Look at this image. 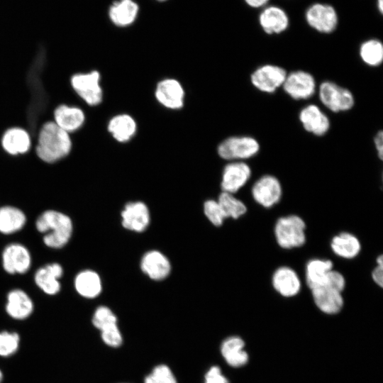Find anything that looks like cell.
<instances>
[{"mask_svg":"<svg viewBox=\"0 0 383 383\" xmlns=\"http://www.w3.org/2000/svg\"><path fill=\"white\" fill-rule=\"evenodd\" d=\"M101 74L92 69L73 74L70 78V87L79 99L87 107H97L104 100Z\"/></svg>","mask_w":383,"mask_h":383,"instance_id":"3957f363","label":"cell"},{"mask_svg":"<svg viewBox=\"0 0 383 383\" xmlns=\"http://www.w3.org/2000/svg\"><path fill=\"white\" fill-rule=\"evenodd\" d=\"M374 144L377 150V156L380 160L383 159V132L379 131L374 138Z\"/></svg>","mask_w":383,"mask_h":383,"instance_id":"f35d334b","label":"cell"},{"mask_svg":"<svg viewBox=\"0 0 383 383\" xmlns=\"http://www.w3.org/2000/svg\"><path fill=\"white\" fill-rule=\"evenodd\" d=\"M156 100L170 110H179L184 106L185 91L176 79L166 78L160 81L155 91Z\"/></svg>","mask_w":383,"mask_h":383,"instance_id":"8fae6325","label":"cell"},{"mask_svg":"<svg viewBox=\"0 0 383 383\" xmlns=\"http://www.w3.org/2000/svg\"><path fill=\"white\" fill-rule=\"evenodd\" d=\"M2 379H3V374H2L1 371L0 370V383L2 381Z\"/></svg>","mask_w":383,"mask_h":383,"instance_id":"ee69618b","label":"cell"},{"mask_svg":"<svg viewBox=\"0 0 383 383\" xmlns=\"http://www.w3.org/2000/svg\"><path fill=\"white\" fill-rule=\"evenodd\" d=\"M2 265L9 274H24L30 267L31 255L26 247L20 243L8 245L2 252Z\"/></svg>","mask_w":383,"mask_h":383,"instance_id":"9a60e30c","label":"cell"},{"mask_svg":"<svg viewBox=\"0 0 383 383\" xmlns=\"http://www.w3.org/2000/svg\"><path fill=\"white\" fill-rule=\"evenodd\" d=\"M318 97L328 109L335 113L349 111L355 104L353 93L331 81H324L320 84Z\"/></svg>","mask_w":383,"mask_h":383,"instance_id":"8992f818","label":"cell"},{"mask_svg":"<svg viewBox=\"0 0 383 383\" xmlns=\"http://www.w3.org/2000/svg\"><path fill=\"white\" fill-rule=\"evenodd\" d=\"M63 269L59 263H51L39 268L34 276L36 285L45 294L55 295L60 290V278Z\"/></svg>","mask_w":383,"mask_h":383,"instance_id":"ffe728a7","label":"cell"},{"mask_svg":"<svg viewBox=\"0 0 383 383\" xmlns=\"http://www.w3.org/2000/svg\"><path fill=\"white\" fill-rule=\"evenodd\" d=\"M331 247L336 255L345 259L355 257L361 250V245L358 238L347 232L334 236L332 238Z\"/></svg>","mask_w":383,"mask_h":383,"instance_id":"f1b7e54d","label":"cell"},{"mask_svg":"<svg viewBox=\"0 0 383 383\" xmlns=\"http://www.w3.org/2000/svg\"><path fill=\"white\" fill-rule=\"evenodd\" d=\"M6 311L11 318L23 320L32 313L33 303L26 292L15 289L8 293Z\"/></svg>","mask_w":383,"mask_h":383,"instance_id":"cb8c5ba5","label":"cell"},{"mask_svg":"<svg viewBox=\"0 0 383 383\" xmlns=\"http://www.w3.org/2000/svg\"><path fill=\"white\" fill-rule=\"evenodd\" d=\"M360 56L363 62L371 67H377L383 61V45L377 39L362 43L360 47Z\"/></svg>","mask_w":383,"mask_h":383,"instance_id":"1f68e13d","label":"cell"},{"mask_svg":"<svg viewBox=\"0 0 383 383\" xmlns=\"http://www.w3.org/2000/svg\"><path fill=\"white\" fill-rule=\"evenodd\" d=\"M308 24L323 33L333 32L338 25V15L334 8L326 4H314L306 12Z\"/></svg>","mask_w":383,"mask_h":383,"instance_id":"5bb4252c","label":"cell"},{"mask_svg":"<svg viewBox=\"0 0 383 383\" xmlns=\"http://www.w3.org/2000/svg\"><path fill=\"white\" fill-rule=\"evenodd\" d=\"M373 281L382 287L383 285V265H377L372 272Z\"/></svg>","mask_w":383,"mask_h":383,"instance_id":"ab89813d","label":"cell"},{"mask_svg":"<svg viewBox=\"0 0 383 383\" xmlns=\"http://www.w3.org/2000/svg\"><path fill=\"white\" fill-rule=\"evenodd\" d=\"M377 7L381 13H383V0H377Z\"/></svg>","mask_w":383,"mask_h":383,"instance_id":"b9f144b4","label":"cell"},{"mask_svg":"<svg viewBox=\"0 0 383 383\" xmlns=\"http://www.w3.org/2000/svg\"><path fill=\"white\" fill-rule=\"evenodd\" d=\"M317 307L328 314L338 313L343 306L342 292L327 286L311 289Z\"/></svg>","mask_w":383,"mask_h":383,"instance_id":"7402d4cb","label":"cell"},{"mask_svg":"<svg viewBox=\"0 0 383 383\" xmlns=\"http://www.w3.org/2000/svg\"><path fill=\"white\" fill-rule=\"evenodd\" d=\"M284 91L295 100L311 97L316 89L313 76L308 72L296 70L287 74L282 84Z\"/></svg>","mask_w":383,"mask_h":383,"instance_id":"30bf717a","label":"cell"},{"mask_svg":"<svg viewBox=\"0 0 383 383\" xmlns=\"http://www.w3.org/2000/svg\"><path fill=\"white\" fill-rule=\"evenodd\" d=\"M20 338L14 332H0V355L8 357L13 355L18 350Z\"/></svg>","mask_w":383,"mask_h":383,"instance_id":"836d02e7","label":"cell"},{"mask_svg":"<svg viewBox=\"0 0 383 383\" xmlns=\"http://www.w3.org/2000/svg\"><path fill=\"white\" fill-rule=\"evenodd\" d=\"M93 325L101 332L103 341L111 347H118L123 339L117 326V318L113 311L105 306L98 307L94 311Z\"/></svg>","mask_w":383,"mask_h":383,"instance_id":"ba28073f","label":"cell"},{"mask_svg":"<svg viewBox=\"0 0 383 383\" xmlns=\"http://www.w3.org/2000/svg\"><path fill=\"white\" fill-rule=\"evenodd\" d=\"M269 0H245L246 4L252 8H259L265 5Z\"/></svg>","mask_w":383,"mask_h":383,"instance_id":"60d3db41","label":"cell"},{"mask_svg":"<svg viewBox=\"0 0 383 383\" xmlns=\"http://www.w3.org/2000/svg\"><path fill=\"white\" fill-rule=\"evenodd\" d=\"M138 6L132 0H120L112 4L109 9L111 21L116 26H126L135 19Z\"/></svg>","mask_w":383,"mask_h":383,"instance_id":"f546056e","label":"cell"},{"mask_svg":"<svg viewBox=\"0 0 383 383\" xmlns=\"http://www.w3.org/2000/svg\"><path fill=\"white\" fill-rule=\"evenodd\" d=\"M306 224L296 215L279 218L275 224L274 235L278 245L284 249L302 246L306 242Z\"/></svg>","mask_w":383,"mask_h":383,"instance_id":"277c9868","label":"cell"},{"mask_svg":"<svg viewBox=\"0 0 383 383\" xmlns=\"http://www.w3.org/2000/svg\"><path fill=\"white\" fill-rule=\"evenodd\" d=\"M160 1H163V0H160Z\"/></svg>","mask_w":383,"mask_h":383,"instance_id":"f6af8a7d","label":"cell"},{"mask_svg":"<svg viewBox=\"0 0 383 383\" xmlns=\"http://www.w3.org/2000/svg\"><path fill=\"white\" fill-rule=\"evenodd\" d=\"M33 140L30 132L21 126L6 128L0 138L2 150L11 157L23 155L33 149Z\"/></svg>","mask_w":383,"mask_h":383,"instance_id":"52a82bcc","label":"cell"},{"mask_svg":"<svg viewBox=\"0 0 383 383\" xmlns=\"http://www.w3.org/2000/svg\"><path fill=\"white\" fill-rule=\"evenodd\" d=\"M35 227L38 232L44 233V244L55 249L64 247L70 240L73 231L71 218L55 210L43 212L36 220Z\"/></svg>","mask_w":383,"mask_h":383,"instance_id":"7a4b0ae2","label":"cell"},{"mask_svg":"<svg viewBox=\"0 0 383 383\" xmlns=\"http://www.w3.org/2000/svg\"><path fill=\"white\" fill-rule=\"evenodd\" d=\"M86 113L78 105L61 104L52 111V121L70 134L79 131L86 121Z\"/></svg>","mask_w":383,"mask_h":383,"instance_id":"7c38bea8","label":"cell"},{"mask_svg":"<svg viewBox=\"0 0 383 383\" xmlns=\"http://www.w3.org/2000/svg\"><path fill=\"white\" fill-rule=\"evenodd\" d=\"M274 289L284 297L296 296L301 289V281L296 272L289 267H280L272 275Z\"/></svg>","mask_w":383,"mask_h":383,"instance_id":"44dd1931","label":"cell"},{"mask_svg":"<svg viewBox=\"0 0 383 383\" xmlns=\"http://www.w3.org/2000/svg\"><path fill=\"white\" fill-rule=\"evenodd\" d=\"M145 383H177V380L167 365H160L145 377Z\"/></svg>","mask_w":383,"mask_h":383,"instance_id":"e575fe53","label":"cell"},{"mask_svg":"<svg viewBox=\"0 0 383 383\" xmlns=\"http://www.w3.org/2000/svg\"><path fill=\"white\" fill-rule=\"evenodd\" d=\"M122 226L127 230L140 233L150 223V216L148 206L142 201L129 202L121 212Z\"/></svg>","mask_w":383,"mask_h":383,"instance_id":"e0dca14e","label":"cell"},{"mask_svg":"<svg viewBox=\"0 0 383 383\" xmlns=\"http://www.w3.org/2000/svg\"><path fill=\"white\" fill-rule=\"evenodd\" d=\"M299 118L303 128L315 135L322 136L330 129L328 117L315 104L304 107L299 112Z\"/></svg>","mask_w":383,"mask_h":383,"instance_id":"ac0fdd59","label":"cell"},{"mask_svg":"<svg viewBox=\"0 0 383 383\" xmlns=\"http://www.w3.org/2000/svg\"><path fill=\"white\" fill-rule=\"evenodd\" d=\"M282 194V189L279 181L270 174L260 177L252 187L254 200L265 208H270L278 203Z\"/></svg>","mask_w":383,"mask_h":383,"instance_id":"4fadbf2b","label":"cell"},{"mask_svg":"<svg viewBox=\"0 0 383 383\" xmlns=\"http://www.w3.org/2000/svg\"><path fill=\"white\" fill-rule=\"evenodd\" d=\"M321 286H327L342 292L345 287V279L341 273L331 270Z\"/></svg>","mask_w":383,"mask_h":383,"instance_id":"8d00e7d4","label":"cell"},{"mask_svg":"<svg viewBox=\"0 0 383 383\" xmlns=\"http://www.w3.org/2000/svg\"><path fill=\"white\" fill-rule=\"evenodd\" d=\"M26 223V216L20 209L12 206L0 208V233L6 235L21 230Z\"/></svg>","mask_w":383,"mask_h":383,"instance_id":"83f0119b","label":"cell"},{"mask_svg":"<svg viewBox=\"0 0 383 383\" xmlns=\"http://www.w3.org/2000/svg\"><path fill=\"white\" fill-rule=\"evenodd\" d=\"M377 265H383V257H382V255H379L377 257Z\"/></svg>","mask_w":383,"mask_h":383,"instance_id":"7bdbcfd3","label":"cell"},{"mask_svg":"<svg viewBox=\"0 0 383 383\" xmlns=\"http://www.w3.org/2000/svg\"><path fill=\"white\" fill-rule=\"evenodd\" d=\"M259 22L266 33L279 34L287 28L289 18L283 9L272 6L266 8L260 13Z\"/></svg>","mask_w":383,"mask_h":383,"instance_id":"d4e9b609","label":"cell"},{"mask_svg":"<svg viewBox=\"0 0 383 383\" xmlns=\"http://www.w3.org/2000/svg\"><path fill=\"white\" fill-rule=\"evenodd\" d=\"M331 270L333 262L329 260H311L306 267V280L308 287L312 289L321 286Z\"/></svg>","mask_w":383,"mask_h":383,"instance_id":"4dcf8cb0","label":"cell"},{"mask_svg":"<svg viewBox=\"0 0 383 383\" xmlns=\"http://www.w3.org/2000/svg\"><path fill=\"white\" fill-rule=\"evenodd\" d=\"M204 383H229V382L222 374L218 367L213 366L206 372Z\"/></svg>","mask_w":383,"mask_h":383,"instance_id":"74e56055","label":"cell"},{"mask_svg":"<svg viewBox=\"0 0 383 383\" xmlns=\"http://www.w3.org/2000/svg\"><path fill=\"white\" fill-rule=\"evenodd\" d=\"M72 149L71 135L52 120L44 122L33 139V152L40 161L46 164H55L62 160L70 155Z\"/></svg>","mask_w":383,"mask_h":383,"instance_id":"6da1fadb","label":"cell"},{"mask_svg":"<svg viewBox=\"0 0 383 383\" xmlns=\"http://www.w3.org/2000/svg\"><path fill=\"white\" fill-rule=\"evenodd\" d=\"M204 211L209 221L216 226H220L226 218L219 204L215 200H207L204 204Z\"/></svg>","mask_w":383,"mask_h":383,"instance_id":"d590c367","label":"cell"},{"mask_svg":"<svg viewBox=\"0 0 383 383\" xmlns=\"http://www.w3.org/2000/svg\"><path fill=\"white\" fill-rule=\"evenodd\" d=\"M74 286L80 296L87 299L98 296L102 289L99 275L91 270H85L79 272L74 278Z\"/></svg>","mask_w":383,"mask_h":383,"instance_id":"484cf974","label":"cell"},{"mask_svg":"<svg viewBox=\"0 0 383 383\" xmlns=\"http://www.w3.org/2000/svg\"><path fill=\"white\" fill-rule=\"evenodd\" d=\"M217 201L226 218H238L247 211L245 204L234 196L233 194L222 192Z\"/></svg>","mask_w":383,"mask_h":383,"instance_id":"d6a6232c","label":"cell"},{"mask_svg":"<svg viewBox=\"0 0 383 383\" xmlns=\"http://www.w3.org/2000/svg\"><path fill=\"white\" fill-rule=\"evenodd\" d=\"M260 143L251 136H231L218 146V155L226 160L242 161L251 158L260 151Z\"/></svg>","mask_w":383,"mask_h":383,"instance_id":"5b68a950","label":"cell"},{"mask_svg":"<svg viewBox=\"0 0 383 383\" xmlns=\"http://www.w3.org/2000/svg\"><path fill=\"white\" fill-rule=\"evenodd\" d=\"M106 128L115 140L119 143H126L135 135L137 131V123L129 114L121 113L115 115L109 119Z\"/></svg>","mask_w":383,"mask_h":383,"instance_id":"603a6c76","label":"cell"},{"mask_svg":"<svg viewBox=\"0 0 383 383\" xmlns=\"http://www.w3.org/2000/svg\"><path fill=\"white\" fill-rule=\"evenodd\" d=\"M244 345L243 340L237 336L229 337L222 343L221 354L229 365L238 367L248 362V355Z\"/></svg>","mask_w":383,"mask_h":383,"instance_id":"4316f807","label":"cell"},{"mask_svg":"<svg viewBox=\"0 0 383 383\" xmlns=\"http://www.w3.org/2000/svg\"><path fill=\"white\" fill-rule=\"evenodd\" d=\"M250 176L251 169L247 163L243 161L229 162L224 167L222 173V192L233 194L248 182Z\"/></svg>","mask_w":383,"mask_h":383,"instance_id":"2e32d148","label":"cell"},{"mask_svg":"<svg viewBox=\"0 0 383 383\" xmlns=\"http://www.w3.org/2000/svg\"><path fill=\"white\" fill-rule=\"evenodd\" d=\"M141 270L153 280H162L166 278L171 270L168 258L157 250L146 252L140 262Z\"/></svg>","mask_w":383,"mask_h":383,"instance_id":"d6986e66","label":"cell"},{"mask_svg":"<svg viewBox=\"0 0 383 383\" xmlns=\"http://www.w3.org/2000/svg\"><path fill=\"white\" fill-rule=\"evenodd\" d=\"M287 74V71L282 67L264 65L254 70L250 75V82L259 91L271 94L282 87Z\"/></svg>","mask_w":383,"mask_h":383,"instance_id":"9c48e42d","label":"cell"}]
</instances>
